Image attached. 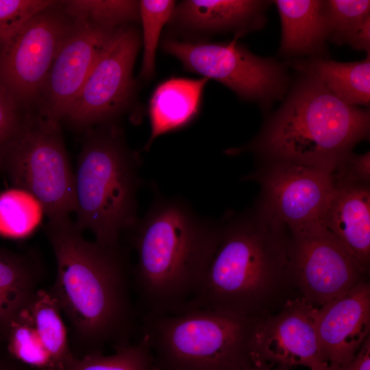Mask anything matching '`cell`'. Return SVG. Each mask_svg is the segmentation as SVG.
<instances>
[{"label":"cell","mask_w":370,"mask_h":370,"mask_svg":"<svg viewBox=\"0 0 370 370\" xmlns=\"http://www.w3.org/2000/svg\"><path fill=\"white\" fill-rule=\"evenodd\" d=\"M323 224L366 276L370 269V186L335 185Z\"/></svg>","instance_id":"e0dca14e"},{"label":"cell","mask_w":370,"mask_h":370,"mask_svg":"<svg viewBox=\"0 0 370 370\" xmlns=\"http://www.w3.org/2000/svg\"><path fill=\"white\" fill-rule=\"evenodd\" d=\"M56 4L29 19L0 49V86L16 101L39 98L73 21Z\"/></svg>","instance_id":"8fae6325"},{"label":"cell","mask_w":370,"mask_h":370,"mask_svg":"<svg viewBox=\"0 0 370 370\" xmlns=\"http://www.w3.org/2000/svg\"><path fill=\"white\" fill-rule=\"evenodd\" d=\"M369 13V1H325L328 38L337 45H343L347 34L356 25L370 16Z\"/></svg>","instance_id":"4316f807"},{"label":"cell","mask_w":370,"mask_h":370,"mask_svg":"<svg viewBox=\"0 0 370 370\" xmlns=\"http://www.w3.org/2000/svg\"><path fill=\"white\" fill-rule=\"evenodd\" d=\"M334 369L336 370H370V336L363 343L350 363Z\"/></svg>","instance_id":"1f68e13d"},{"label":"cell","mask_w":370,"mask_h":370,"mask_svg":"<svg viewBox=\"0 0 370 370\" xmlns=\"http://www.w3.org/2000/svg\"><path fill=\"white\" fill-rule=\"evenodd\" d=\"M153 370H154V369H153Z\"/></svg>","instance_id":"d590c367"},{"label":"cell","mask_w":370,"mask_h":370,"mask_svg":"<svg viewBox=\"0 0 370 370\" xmlns=\"http://www.w3.org/2000/svg\"><path fill=\"white\" fill-rule=\"evenodd\" d=\"M176 3L172 0L139 1L143 47L140 77L150 79L155 71L156 53L164 25L168 23Z\"/></svg>","instance_id":"484cf974"},{"label":"cell","mask_w":370,"mask_h":370,"mask_svg":"<svg viewBox=\"0 0 370 370\" xmlns=\"http://www.w3.org/2000/svg\"><path fill=\"white\" fill-rule=\"evenodd\" d=\"M328 370H336L333 367L329 365V369Z\"/></svg>","instance_id":"e575fe53"},{"label":"cell","mask_w":370,"mask_h":370,"mask_svg":"<svg viewBox=\"0 0 370 370\" xmlns=\"http://www.w3.org/2000/svg\"><path fill=\"white\" fill-rule=\"evenodd\" d=\"M317 309L297 297L262 318L254 337L251 360L328 370L315 330Z\"/></svg>","instance_id":"5bb4252c"},{"label":"cell","mask_w":370,"mask_h":370,"mask_svg":"<svg viewBox=\"0 0 370 370\" xmlns=\"http://www.w3.org/2000/svg\"><path fill=\"white\" fill-rule=\"evenodd\" d=\"M63 12L73 21L119 28L140 19L139 1L69 0L62 1Z\"/></svg>","instance_id":"cb8c5ba5"},{"label":"cell","mask_w":370,"mask_h":370,"mask_svg":"<svg viewBox=\"0 0 370 370\" xmlns=\"http://www.w3.org/2000/svg\"><path fill=\"white\" fill-rule=\"evenodd\" d=\"M44 213L40 202L30 193L14 188L0 194V234L12 238L30 235Z\"/></svg>","instance_id":"603a6c76"},{"label":"cell","mask_w":370,"mask_h":370,"mask_svg":"<svg viewBox=\"0 0 370 370\" xmlns=\"http://www.w3.org/2000/svg\"><path fill=\"white\" fill-rule=\"evenodd\" d=\"M347 43L352 48L370 51V16L356 25L345 36L343 44Z\"/></svg>","instance_id":"4dcf8cb0"},{"label":"cell","mask_w":370,"mask_h":370,"mask_svg":"<svg viewBox=\"0 0 370 370\" xmlns=\"http://www.w3.org/2000/svg\"><path fill=\"white\" fill-rule=\"evenodd\" d=\"M57 2L51 0H0V49L29 19Z\"/></svg>","instance_id":"83f0119b"},{"label":"cell","mask_w":370,"mask_h":370,"mask_svg":"<svg viewBox=\"0 0 370 370\" xmlns=\"http://www.w3.org/2000/svg\"><path fill=\"white\" fill-rule=\"evenodd\" d=\"M138 30L119 27L106 45L80 90L66 120L77 129L113 123L133 99V68L140 45Z\"/></svg>","instance_id":"30bf717a"},{"label":"cell","mask_w":370,"mask_h":370,"mask_svg":"<svg viewBox=\"0 0 370 370\" xmlns=\"http://www.w3.org/2000/svg\"><path fill=\"white\" fill-rule=\"evenodd\" d=\"M297 69L299 79L257 136L225 153L251 152L261 164H298L332 174L357 143L369 138V111L346 104L312 72Z\"/></svg>","instance_id":"277c9868"},{"label":"cell","mask_w":370,"mask_h":370,"mask_svg":"<svg viewBox=\"0 0 370 370\" xmlns=\"http://www.w3.org/2000/svg\"><path fill=\"white\" fill-rule=\"evenodd\" d=\"M139 155L129 149L114 123L85 130L75 175L76 227L100 245H120L135 225L137 193L143 184Z\"/></svg>","instance_id":"5b68a950"},{"label":"cell","mask_w":370,"mask_h":370,"mask_svg":"<svg viewBox=\"0 0 370 370\" xmlns=\"http://www.w3.org/2000/svg\"><path fill=\"white\" fill-rule=\"evenodd\" d=\"M236 38L224 43L168 38L162 41V47L186 70L223 84L243 99L264 107L281 99L288 82L285 66L253 54L238 44Z\"/></svg>","instance_id":"ba28073f"},{"label":"cell","mask_w":370,"mask_h":370,"mask_svg":"<svg viewBox=\"0 0 370 370\" xmlns=\"http://www.w3.org/2000/svg\"><path fill=\"white\" fill-rule=\"evenodd\" d=\"M200 288L188 310L264 318L299 297L288 273V230L256 206L227 212Z\"/></svg>","instance_id":"7a4b0ae2"},{"label":"cell","mask_w":370,"mask_h":370,"mask_svg":"<svg viewBox=\"0 0 370 370\" xmlns=\"http://www.w3.org/2000/svg\"><path fill=\"white\" fill-rule=\"evenodd\" d=\"M269 3L254 0H185L175 4L169 22L182 31L237 30L239 36L262 27Z\"/></svg>","instance_id":"ac0fdd59"},{"label":"cell","mask_w":370,"mask_h":370,"mask_svg":"<svg viewBox=\"0 0 370 370\" xmlns=\"http://www.w3.org/2000/svg\"><path fill=\"white\" fill-rule=\"evenodd\" d=\"M16 334L27 364L36 370H67L73 353L60 309L48 291L38 289L18 312Z\"/></svg>","instance_id":"2e32d148"},{"label":"cell","mask_w":370,"mask_h":370,"mask_svg":"<svg viewBox=\"0 0 370 370\" xmlns=\"http://www.w3.org/2000/svg\"><path fill=\"white\" fill-rule=\"evenodd\" d=\"M288 273L299 296L317 308L368 280L323 223L288 231Z\"/></svg>","instance_id":"9c48e42d"},{"label":"cell","mask_w":370,"mask_h":370,"mask_svg":"<svg viewBox=\"0 0 370 370\" xmlns=\"http://www.w3.org/2000/svg\"><path fill=\"white\" fill-rule=\"evenodd\" d=\"M141 319L154 370H244L262 318L192 309Z\"/></svg>","instance_id":"8992f818"},{"label":"cell","mask_w":370,"mask_h":370,"mask_svg":"<svg viewBox=\"0 0 370 370\" xmlns=\"http://www.w3.org/2000/svg\"><path fill=\"white\" fill-rule=\"evenodd\" d=\"M0 370H36L33 369L21 362H18V364H8L4 361L0 360Z\"/></svg>","instance_id":"836d02e7"},{"label":"cell","mask_w":370,"mask_h":370,"mask_svg":"<svg viewBox=\"0 0 370 370\" xmlns=\"http://www.w3.org/2000/svg\"><path fill=\"white\" fill-rule=\"evenodd\" d=\"M0 166L14 188L32 195L49 219L69 217L77 209L75 175L60 122L27 115L0 147Z\"/></svg>","instance_id":"52a82bcc"},{"label":"cell","mask_w":370,"mask_h":370,"mask_svg":"<svg viewBox=\"0 0 370 370\" xmlns=\"http://www.w3.org/2000/svg\"><path fill=\"white\" fill-rule=\"evenodd\" d=\"M45 230L57 269L48 291L69 323L73 342L84 355L131 344L135 312L123 248L86 240L70 217L49 219Z\"/></svg>","instance_id":"6da1fadb"},{"label":"cell","mask_w":370,"mask_h":370,"mask_svg":"<svg viewBox=\"0 0 370 370\" xmlns=\"http://www.w3.org/2000/svg\"><path fill=\"white\" fill-rule=\"evenodd\" d=\"M154 190L153 202L129 232L137 254L134 282L143 314L185 312L197 293L217 241V223L180 197Z\"/></svg>","instance_id":"3957f363"},{"label":"cell","mask_w":370,"mask_h":370,"mask_svg":"<svg viewBox=\"0 0 370 370\" xmlns=\"http://www.w3.org/2000/svg\"><path fill=\"white\" fill-rule=\"evenodd\" d=\"M16 103L0 86V147L12 137L21 122L17 116Z\"/></svg>","instance_id":"f546056e"},{"label":"cell","mask_w":370,"mask_h":370,"mask_svg":"<svg viewBox=\"0 0 370 370\" xmlns=\"http://www.w3.org/2000/svg\"><path fill=\"white\" fill-rule=\"evenodd\" d=\"M282 23L280 51L286 56L324 53L328 38L325 1H274Z\"/></svg>","instance_id":"ffe728a7"},{"label":"cell","mask_w":370,"mask_h":370,"mask_svg":"<svg viewBox=\"0 0 370 370\" xmlns=\"http://www.w3.org/2000/svg\"><path fill=\"white\" fill-rule=\"evenodd\" d=\"M153 362L146 340L120 347L111 355L93 352L76 358L67 370H153Z\"/></svg>","instance_id":"d4e9b609"},{"label":"cell","mask_w":370,"mask_h":370,"mask_svg":"<svg viewBox=\"0 0 370 370\" xmlns=\"http://www.w3.org/2000/svg\"><path fill=\"white\" fill-rule=\"evenodd\" d=\"M243 180L260 184L256 206L288 231L323 223L335 190L331 173L288 162L262 163Z\"/></svg>","instance_id":"7c38bea8"},{"label":"cell","mask_w":370,"mask_h":370,"mask_svg":"<svg viewBox=\"0 0 370 370\" xmlns=\"http://www.w3.org/2000/svg\"><path fill=\"white\" fill-rule=\"evenodd\" d=\"M315 330L329 365L339 368L350 363L370 336L369 280L317 308Z\"/></svg>","instance_id":"9a60e30c"},{"label":"cell","mask_w":370,"mask_h":370,"mask_svg":"<svg viewBox=\"0 0 370 370\" xmlns=\"http://www.w3.org/2000/svg\"><path fill=\"white\" fill-rule=\"evenodd\" d=\"M317 75L337 98L349 106H369L370 56L361 61L338 62L320 57L295 62Z\"/></svg>","instance_id":"7402d4cb"},{"label":"cell","mask_w":370,"mask_h":370,"mask_svg":"<svg viewBox=\"0 0 370 370\" xmlns=\"http://www.w3.org/2000/svg\"><path fill=\"white\" fill-rule=\"evenodd\" d=\"M208 79L171 78L154 90L149 103L151 125L147 151L160 136L184 127L196 116Z\"/></svg>","instance_id":"d6986e66"},{"label":"cell","mask_w":370,"mask_h":370,"mask_svg":"<svg viewBox=\"0 0 370 370\" xmlns=\"http://www.w3.org/2000/svg\"><path fill=\"white\" fill-rule=\"evenodd\" d=\"M41 268L30 255L0 247V344L20 309L39 289Z\"/></svg>","instance_id":"44dd1931"},{"label":"cell","mask_w":370,"mask_h":370,"mask_svg":"<svg viewBox=\"0 0 370 370\" xmlns=\"http://www.w3.org/2000/svg\"><path fill=\"white\" fill-rule=\"evenodd\" d=\"M244 370H292V367L286 365H273L264 361L251 360Z\"/></svg>","instance_id":"d6a6232c"},{"label":"cell","mask_w":370,"mask_h":370,"mask_svg":"<svg viewBox=\"0 0 370 370\" xmlns=\"http://www.w3.org/2000/svg\"><path fill=\"white\" fill-rule=\"evenodd\" d=\"M72 21L38 98L39 114L58 122L71 111L95 62L119 28Z\"/></svg>","instance_id":"4fadbf2b"},{"label":"cell","mask_w":370,"mask_h":370,"mask_svg":"<svg viewBox=\"0 0 370 370\" xmlns=\"http://www.w3.org/2000/svg\"><path fill=\"white\" fill-rule=\"evenodd\" d=\"M334 185L370 184V152L352 153L332 173Z\"/></svg>","instance_id":"f1b7e54d"}]
</instances>
